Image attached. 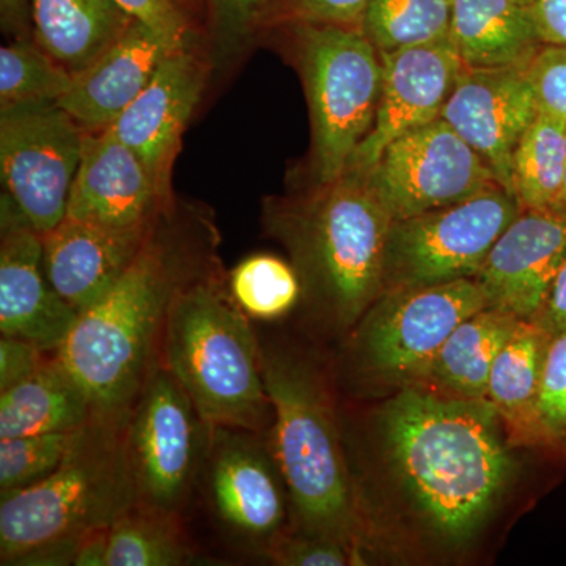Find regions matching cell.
Returning <instances> with one entry per match:
<instances>
[{
    "label": "cell",
    "mask_w": 566,
    "mask_h": 566,
    "mask_svg": "<svg viewBox=\"0 0 566 566\" xmlns=\"http://www.w3.org/2000/svg\"><path fill=\"white\" fill-rule=\"evenodd\" d=\"M73 74L52 61L39 44L17 40L0 50V107L25 103H59Z\"/></svg>",
    "instance_id": "cell-31"
},
{
    "label": "cell",
    "mask_w": 566,
    "mask_h": 566,
    "mask_svg": "<svg viewBox=\"0 0 566 566\" xmlns=\"http://www.w3.org/2000/svg\"><path fill=\"white\" fill-rule=\"evenodd\" d=\"M95 406L57 353L20 385L0 392V439L71 433L93 417Z\"/></svg>",
    "instance_id": "cell-25"
},
{
    "label": "cell",
    "mask_w": 566,
    "mask_h": 566,
    "mask_svg": "<svg viewBox=\"0 0 566 566\" xmlns=\"http://www.w3.org/2000/svg\"><path fill=\"white\" fill-rule=\"evenodd\" d=\"M520 211L515 197L497 186L463 202L394 221L382 293L475 279Z\"/></svg>",
    "instance_id": "cell-9"
},
{
    "label": "cell",
    "mask_w": 566,
    "mask_h": 566,
    "mask_svg": "<svg viewBox=\"0 0 566 566\" xmlns=\"http://www.w3.org/2000/svg\"><path fill=\"white\" fill-rule=\"evenodd\" d=\"M159 360L210 427L270 433L274 412L264 386L262 344L218 271L178 294Z\"/></svg>",
    "instance_id": "cell-6"
},
{
    "label": "cell",
    "mask_w": 566,
    "mask_h": 566,
    "mask_svg": "<svg viewBox=\"0 0 566 566\" xmlns=\"http://www.w3.org/2000/svg\"><path fill=\"white\" fill-rule=\"evenodd\" d=\"M274 420L268 438L305 534L337 539L364 558L370 524L346 461L329 389L311 360L262 345Z\"/></svg>",
    "instance_id": "cell-4"
},
{
    "label": "cell",
    "mask_w": 566,
    "mask_h": 566,
    "mask_svg": "<svg viewBox=\"0 0 566 566\" xmlns=\"http://www.w3.org/2000/svg\"><path fill=\"white\" fill-rule=\"evenodd\" d=\"M381 61V98L374 126L346 170L367 174L398 137L439 120L464 66L450 39L387 52Z\"/></svg>",
    "instance_id": "cell-16"
},
{
    "label": "cell",
    "mask_w": 566,
    "mask_h": 566,
    "mask_svg": "<svg viewBox=\"0 0 566 566\" xmlns=\"http://www.w3.org/2000/svg\"><path fill=\"white\" fill-rule=\"evenodd\" d=\"M534 322L551 335L566 329V260L551 286L545 305Z\"/></svg>",
    "instance_id": "cell-41"
},
{
    "label": "cell",
    "mask_w": 566,
    "mask_h": 566,
    "mask_svg": "<svg viewBox=\"0 0 566 566\" xmlns=\"http://www.w3.org/2000/svg\"><path fill=\"white\" fill-rule=\"evenodd\" d=\"M296 54L312 122L314 182L348 169L374 126L382 88L381 54L363 29L297 24Z\"/></svg>",
    "instance_id": "cell-7"
},
{
    "label": "cell",
    "mask_w": 566,
    "mask_h": 566,
    "mask_svg": "<svg viewBox=\"0 0 566 566\" xmlns=\"http://www.w3.org/2000/svg\"><path fill=\"white\" fill-rule=\"evenodd\" d=\"M227 289L241 312L255 322H277L303 300L296 268L271 253L245 256L230 271Z\"/></svg>",
    "instance_id": "cell-30"
},
{
    "label": "cell",
    "mask_w": 566,
    "mask_h": 566,
    "mask_svg": "<svg viewBox=\"0 0 566 566\" xmlns=\"http://www.w3.org/2000/svg\"><path fill=\"white\" fill-rule=\"evenodd\" d=\"M365 175L394 221L501 186L474 148L442 118L398 137Z\"/></svg>",
    "instance_id": "cell-13"
},
{
    "label": "cell",
    "mask_w": 566,
    "mask_h": 566,
    "mask_svg": "<svg viewBox=\"0 0 566 566\" xmlns=\"http://www.w3.org/2000/svg\"><path fill=\"white\" fill-rule=\"evenodd\" d=\"M532 13L543 43L566 48V0H535Z\"/></svg>",
    "instance_id": "cell-40"
},
{
    "label": "cell",
    "mask_w": 566,
    "mask_h": 566,
    "mask_svg": "<svg viewBox=\"0 0 566 566\" xmlns=\"http://www.w3.org/2000/svg\"><path fill=\"white\" fill-rule=\"evenodd\" d=\"M156 226L118 229L66 216L43 234L48 281L71 307L84 314L120 281Z\"/></svg>",
    "instance_id": "cell-21"
},
{
    "label": "cell",
    "mask_w": 566,
    "mask_h": 566,
    "mask_svg": "<svg viewBox=\"0 0 566 566\" xmlns=\"http://www.w3.org/2000/svg\"><path fill=\"white\" fill-rule=\"evenodd\" d=\"M109 528H98L81 539L73 566H107Z\"/></svg>",
    "instance_id": "cell-42"
},
{
    "label": "cell",
    "mask_w": 566,
    "mask_h": 566,
    "mask_svg": "<svg viewBox=\"0 0 566 566\" xmlns=\"http://www.w3.org/2000/svg\"><path fill=\"white\" fill-rule=\"evenodd\" d=\"M85 129L57 103L0 107V172L10 199L41 234L66 218Z\"/></svg>",
    "instance_id": "cell-11"
},
{
    "label": "cell",
    "mask_w": 566,
    "mask_h": 566,
    "mask_svg": "<svg viewBox=\"0 0 566 566\" xmlns=\"http://www.w3.org/2000/svg\"><path fill=\"white\" fill-rule=\"evenodd\" d=\"M566 260V208H521L475 281L488 307L534 322Z\"/></svg>",
    "instance_id": "cell-18"
},
{
    "label": "cell",
    "mask_w": 566,
    "mask_h": 566,
    "mask_svg": "<svg viewBox=\"0 0 566 566\" xmlns=\"http://www.w3.org/2000/svg\"><path fill=\"white\" fill-rule=\"evenodd\" d=\"M450 40L465 69H528L545 46L520 0H453Z\"/></svg>",
    "instance_id": "cell-22"
},
{
    "label": "cell",
    "mask_w": 566,
    "mask_h": 566,
    "mask_svg": "<svg viewBox=\"0 0 566 566\" xmlns=\"http://www.w3.org/2000/svg\"><path fill=\"white\" fill-rule=\"evenodd\" d=\"M565 175L566 125L539 112L513 153V197L521 208H560Z\"/></svg>",
    "instance_id": "cell-28"
},
{
    "label": "cell",
    "mask_w": 566,
    "mask_h": 566,
    "mask_svg": "<svg viewBox=\"0 0 566 566\" xmlns=\"http://www.w3.org/2000/svg\"><path fill=\"white\" fill-rule=\"evenodd\" d=\"M126 417L96 412L51 475L0 493V565H73L85 535L109 528L137 504Z\"/></svg>",
    "instance_id": "cell-5"
},
{
    "label": "cell",
    "mask_w": 566,
    "mask_h": 566,
    "mask_svg": "<svg viewBox=\"0 0 566 566\" xmlns=\"http://www.w3.org/2000/svg\"><path fill=\"white\" fill-rule=\"evenodd\" d=\"M199 483L212 516L245 551L264 557L289 528V488L268 434L211 427Z\"/></svg>",
    "instance_id": "cell-12"
},
{
    "label": "cell",
    "mask_w": 566,
    "mask_h": 566,
    "mask_svg": "<svg viewBox=\"0 0 566 566\" xmlns=\"http://www.w3.org/2000/svg\"><path fill=\"white\" fill-rule=\"evenodd\" d=\"M211 427L177 378L158 360L125 424L137 504L180 515L199 485Z\"/></svg>",
    "instance_id": "cell-8"
},
{
    "label": "cell",
    "mask_w": 566,
    "mask_h": 566,
    "mask_svg": "<svg viewBox=\"0 0 566 566\" xmlns=\"http://www.w3.org/2000/svg\"><path fill=\"white\" fill-rule=\"evenodd\" d=\"M77 433L80 430L0 439V493L24 490L51 475L65 460Z\"/></svg>",
    "instance_id": "cell-32"
},
{
    "label": "cell",
    "mask_w": 566,
    "mask_h": 566,
    "mask_svg": "<svg viewBox=\"0 0 566 566\" xmlns=\"http://www.w3.org/2000/svg\"><path fill=\"white\" fill-rule=\"evenodd\" d=\"M35 43L69 73L91 66L134 18L115 0H29Z\"/></svg>",
    "instance_id": "cell-26"
},
{
    "label": "cell",
    "mask_w": 566,
    "mask_h": 566,
    "mask_svg": "<svg viewBox=\"0 0 566 566\" xmlns=\"http://www.w3.org/2000/svg\"><path fill=\"white\" fill-rule=\"evenodd\" d=\"M169 214L147 167L112 126L85 132L66 216L132 229L155 226Z\"/></svg>",
    "instance_id": "cell-19"
},
{
    "label": "cell",
    "mask_w": 566,
    "mask_h": 566,
    "mask_svg": "<svg viewBox=\"0 0 566 566\" xmlns=\"http://www.w3.org/2000/svg\"><path fill=\"white\" fill-rule=\"evenodd\" d=\"M485 307L475 279L382 293L354 326V359L367 374L412 385L450 334Z\"/></svg>",
    "instance_id": "cell-10"
},
{
    "label": "cell",
    "mask_w": 566,
    "mask_h": 566,
    "mask_svg": "<svg viewBox=\"0 0 566 566\" xmlns=\"http://www.w3.org/2000/svg\"><path fill=\"white\" fill-rule=\"evenodd\" d=\"M547 449L566 453V329L551 335L538 400Z\"/></svg>",
    "instance_id": "cell-33"
},
{
    "label": "cell",
    "mask_w": 566,
    "mask_h": 566,
    "mask_svg": "<svg viewBox=\"0 0 566 566\" xmlns=\"http://www.w3.org/2000/svg\"><path fill=\"white\" fill-rule=\"evenodd\" d=\"M203 87V63L186 41L163 62L150 84L112 125L147 167L167 211H172V170L182 133Z\"/></svg>",
    "instance_id": "cell-17"
},
{
    "label": "cell",
    "mask_w": 566,
    "mask_h": 566,
    "mask_svg": "<svg viewBox=\"0 0 566 566\" xmlns=\"http://www.w3.org/2000/svg\"><path fill=\"white\" fill-rule=\"evenodd\" d=\"M134 20L145 22L153 28L186 35V20L178 0H115Z\"/></svg>",
    "instance_id": "cell-39"
},
{
    "label": "cell",
    "mask_w": 566,
    "mask_h": 566,
    "mask_svg": "<svg viewBox=\"0 0 566 566\" xmlns=\"http://www.w3.org/2000/svg\"><path fill=\"white\" fill-rule=\"evenodd\" d=\"M164 219L114 289L80 315L57 353L91 395L98 415H128L159 360L175 300L212 270L207 253L164 229Z\"/></svg>",
    "instance_id": "cell-2"
},
{
    "label": "cell",
    "mask_w": 566,
    "mask_h": 566,
    "mask_svg": "<svg viewBox=\"0 0 566 566\" xmlns=\"http://www.w3.org/2000/svg\"><path fill=\"white\" fill-rule=\"evenodd\" d=\"M2 2L3 14L10 18L24 17L25 0H0Z\"/></svg>",
    "instance_id": "cell-43"
},
{
    "label": "cell",
    "mask_w": 566,
    "mask_h": 566,
    "mask_svg": "<svg viewBox=\"0 0 566 566\" xmlns=\"http://www.w3.org/2000/svg\"><path fill=\"white\" fill-rule=\"evenodd\" d=\"M50 354L18 337L0 338V392L35 374Z\"/></svg>",
    "instance_id": "cell-38"
},
{
    "label": "cell",
    "mask_w": 566,
    "mask_h": 566,
    "mask_svg": "<svg viewBox=\"0 0 566 566\" xmlns=\"http://www.w3.org/2000/svg\"><path fill=\"white\" fill-rule=\"evenodd\" d=\"M560 208H566V175H565L564 192H562Z\"/></svg>",
    "instance_id": "cell-44"
},
{
    "label": "cell",
    "mask_w": 566,
    "mask_h": 566,
    "mask_svg": "<svg viewBox=\"0 0 566 566\" xmlns=\"http://www.w3.org/2000/svg\"><path fill=\"white\" fill-rule=\"evenodd\" d=\"M527 73L539 112L566 125V48L545 44Z\"/></svg>",
    "instance_id": "cell-36"
},
{
    "label": "cell",
    "mask_w": 566,
    "mask_h": 566,
    "mask_svg": "<svg viewBox=\"0 0 566 566\" xmlns=\"http://www.w3.org/2000/svg\"><path fill=\"white\" fill-rule=\"evenodd\" d=\"M193 560L180 515L136 504L109 527L107 566H185Z\"/></svg>",
    "instance_id": "cell-27"
},
{
    "label": "cell",
    "mask_w": 566,
    "mask_h": 566,
    "mask_svg": "<svg viewBox=\"0 0 566 566\" xmlns=\"http://www.w3.org/2000/svg\"><path fill=\"white\" fill-rule=\"evenodd\" d=\"M538 114L527 69L463 66L441 118L512 193L513 153Z\"/></svg>",
    "instance_id": "cell-15"
},
{
    "label": "cell",
    "mask_w": 566,
    "mask_h": 566,
    "mask_svg": "<svg viewBox=\"0 0 566 566\" xmlns=\"http://www.w3.org/2000/svg\"><path fill=\"white\" fill-rule=\"evenodd\" d=\"M264 226L293 259L316 318L348 331L381 296L392 216L367 175L346 170L307 192L264 205Z\"/></svg>",
    "instance_id": "cell-3"
},
{
    "label": "cell",
    "mask_w": 566,
    "mask_h": 566,
    "mask_svg": "<svg viewBox=\"0 0 566 566\" xmlns=\"http://www.w3.org/2000/svg\"><path fill=\"white\" fill-rule=\"evenodd\" d=\"M0 243V333L55 354L80 319L48 281L43 234L33 229L9 193L2 196Z\"/></svg>",
    "instance_id": "cell-14"
},
{
    "label": "cell",
    "mask_w": 566,
    "mask_h": 566,
    "mask_svg": "<svg viewBox=\"0 0 566 566\" xmlns=\"http://www.w3.org/2000/svg\"><path fill=\"white\" fill-rule=\"evenodd\" d=\"M264 557L281 566H346L363 564V558L337 539L286 528L271 543Z\"/></svg>",
    "instance_id": "cell-34"
},
{
    "label": "cell",
    "mask_w": 566,
    "mask_h": 566,
    "mask_svg": "<svg viewBox=\"0 0 566 566\" xmlns=\"http://www.w3.org/2000/svg\"><path fill=\"white\" fill-rule=\"evenodd\" d=\"M186 41L188 33L161 31L134 20L91 66L74 74L59 106L85 132L109 128Z\"/></svg>",
    "instance_id": "cell-20"
},
{
    "label": "cell",
    "mask_w": 566,
    "mask_h": 566,
    "mask_svg": "<svg viewBox=\"0 0 566 566\" xmlns=\"http://www.w3.org/2000/svg\"><path fill=\"white\" fill-rule=\"evenodd\" d=\"M453 0H370L363 32L379 54L450 39Z\"/></svg>",
    "instance_id": "cell-29"
},
{
    "label": "cell",
    "mask_w": 566,
    "mask_h": 566,
    "mask_svg": "<svg viewBox=\"0 0 566 566\" xmlns=\"http://www.w3.org/2000/svg\"><path fill=\"white\" fill-rule=\"evenodd\" d=\"M521 3H524V6L532 7L534 6L535 0H520Z\"/></svg>",
    "instance_id": "cell-45"
},
{
    "label": "cell",
    "mask_w": 566,
    "mask_h": 566,
    "mask_svg": "<svg viewBox=\"0 0 566 566\" xmlns=\"http://www.w3.org/2000/svg\"><path fill=\"white\" fill-rule=\"evenodd\" d=\"M549 340L539 324L521 319L495 357L486 400L497 412L510 447H546L538 400Z\"/></svg>",
    "instance_id": "cell-23"
},
{
    "label": "cell",
    "mask_w": 566,
    "mask_h": 566,
    "mask_svg": "<svg viewBox=\"0 0 566 566\" xmlns=\"http://www.w3.org/2000/svg\"><path fill=\"white\" fill-rule=\"evenodd\" d=\"M297 24L342 25L360 29L370 0H283Z\"/></svg>",
    "instance_id": "cell-37"
},
{
    "label": "cell",
    "mask_w": 566,
    "mask_h": 566,
    "mask_svg": "<svg viewBox=\"0 0 566 566\" xmlns=\"http://www.w3.org/2000/svg\"><path fill=\"white\" fill-rule=\"evenodd\" d=\"M271 0H210L219 55H232L259 28Z\"/></svg>",
    "instance_id": "cell-35"
},
{
    "label": "cell",
    "mask_w": 566,
    "mask_h": 566,
    "mask_svg": "<svg viewBox=\"0 0 566 566\" xmlns=\"http://www.w3.org/2000/svg\"><path fill=\"white\" fill-rule=\"evenodd\" d=\"M520 322L494 307L468 316L409 386L458 400H486L495 357Z\"/></svg>",
    "instance_id": "cell-24"
},
{
    "label": "cell",
    "mask_w": 566,
    "mask_h": 566,
    "mask_svg": "<svg viewBox=\"0 0 566 566\" xmlns=\"http://www.w3.org/2000/svg\"><path fill=\"white\" fill-rule=\"evenodd\" d=\"M387 457L436 534L464 542L482 527L515 472L501 419L488 400L401 387L379 412Z\"/></svg>",
    "instance_id": "cell-1"
}]
</instances>
